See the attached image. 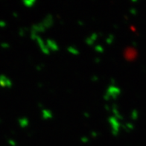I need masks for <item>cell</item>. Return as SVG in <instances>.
<instances>
[{
    "label": "cell",
    "mask_w": 146,
    "mask_h": 146,
    "mask_svg": "<svg viewBox=\"0 0 146 146\" xmlns=\"http://www.w3.org/2000/svg\"><path fill=\"white\" fill-rule=\"evenodd\" d=\"M120 93H121L120 89L112 86V87H110L108 90V92L104 96V98L107 100L110 99V98H116L120 95Z\"/></svg>",
    "instance_id": "6da1fadb"
},
{
    "label": "cell",
    "mask_w": 146,
    "mask_h": 146,
    "mask_svg": "<svg viewBox=\"0 0 146 146\" xmlns=\"http://www.w3.org/2000/svg\"><path fill=\"white\" fill-rule=\"evenodd\" d=\"M109 121L112 126L113 133L114 135H117L118 132L119 131V128H120V124L118 121L117 119L115 117H110L109 119Z\"/></svg>",
    "instance_id": "7a4b0ae2"
},
{
    "label": "cell",
    "mask_w": 146,
    "mask_h": 146,
    "mask_svg": "<svg viewBox=\"0 0 146 146\" xmlns=\"http://www.w3.org/2000/svg\"><path fill=\"white\" fill-rule=\"evenodd\" d=\"M0 86L2 87H11L12 86V82L6 76L1 75L0 76Z\"/></svg>",
    "instance_id": "3957f363"
},
{
    "label": "cell",
    "mask_w": 146,
    "mask_h": 146,
    "mask_svg": "<svg viewBox=\"0 0 146 146\" xmlns=\"http://www.w3.org/2000/svg\"><path fill=\"white\" fill-rule=\"evenodd\" d=\"M36 41L38 42L39 46L40 47L41 49H42V51L43 52V53H45L46 54H49V49H48V47H47V46L44 44V42H43V41L42 40V39H41L40 36H37L36 37Z\"/></svg>",
    "instance_id": "277c9868"
},
{
    "label": "cell",
    "mask_w": 146,
    "mask_h": 146,
    "mask_svg": "<svg viewBox=\"0 0 146 146\" xmlns=\"http://www.w3.org/2000/svg\"><path fill=\"white\" fill-rule=\"evenodd\" d=\"M47 45L48 46V49L50 48L53 51H56L58 49V44L54 42V40H47Z\"/></svg>",
    "instance_id": "5b68a950"
},
{
    "label": "cell",
    "mask_w": 146,
    "mask_h": 146,
    "mask_svg": "<svg viewBox=\"0 0 146 146\" xmlns=\"http://www.w3.org/2000/svg\"><path fill=\"white\" fill-rule=\"evenodd\" d=\"M52 23H53V20H52V16L48 15V17L43 20V23H42V24L44 25L45 28H48L52 25Z\"/></svg>",
    "instance_id": "8992f818"
},
{
    "label": "cell",
    "mask_w": 146,
    "mask_h": 146,
    "mask_svg": "<svg viewBox=\"0 0 146 146\" xmlns=\"http://www.w3.org/2000/svg\"><path fill=\"white\" fill-rule=\"evenodd\" d=\"M42 113H43L42 116H43V118H44L45 119H49V118L52 117V113H51V112L47 110H44L42 111Z\"/></svg>",
    "instance_id": "52a82bcc"
},
{
    "label": "cell",
    "mask_w": 146,
    "mask_h": 146,
    "mask_svg": "<svg viewBox=\"0 0 146 146\" xmlns=\"http://www.w3.org/2000/svg\"><path fill=\"white\" fill-rule=\"evenodd\" d=\"M19 124L22 127H25L29 124V120L27 119H19Z\"/></svg>",
    "instance_id": "ba28073f"
},
{
    "label": "cell",
    "mask_w": 146,
    "mask_h": 146,
    "mask_svg": "<svg viewBox=\"0 0 146 146\" xmlns=\"http://www.w3.org/2000/svg\"><path fill=\"white\" fill-rule=\"evenodd\" d=\"M23 3H24V4H25L26 6H29V7H30V6H32L33 5L35 4V1H24V2H23Z\"/></svg>",
    "instance_id": "9c48e42d"
},
{
    "label": "cell",
    "mask_w": 146,
    "mask_h": 146,
    "mask_svg": "<svg viewBox=\"0 0 146 146\" xmlns=\"http://www.w3.org/2000/svg\"><path fill=\"white\" fill-rule=\"evenodd\" d=\"M68 50H69V52H70L71 53H73V54H78V51L76 49V48H73L72 47H69V48H68Z\"/></svg>",
    "instance_id": "30bf717a"
},
{
    "label": "cell",
    "mask_w": 146,
    "mask_h": 146,
    "mask_svg": "<svg viewBox=\"0 0 146 146\" xmlns=\"http://www.w3.org/2000/svg\"><path fill=\"white\" fill-rule=\"evenodd\" d=\"M96 50L98 51V52H103V48H102V47L101 46H96Z\"/></svg>",
    "instance_id": "8fae6325"
},
{
    "label": "cell",
    "mask_w": 146,
    "mask_h": 146,
    "mask_svg": "<svg viewBox=\"0 0 146 146\" xmlns=\"http://www.w3.org/2000/svg\"><path fill=\"white\" fill-rule=\"evenodd\" d=\"M6 25V23H5L4 21H0V26L1 27H4V26H5Z\"/></svg>",
    "instance_id": "7c38bea8"
}]
</instances>
